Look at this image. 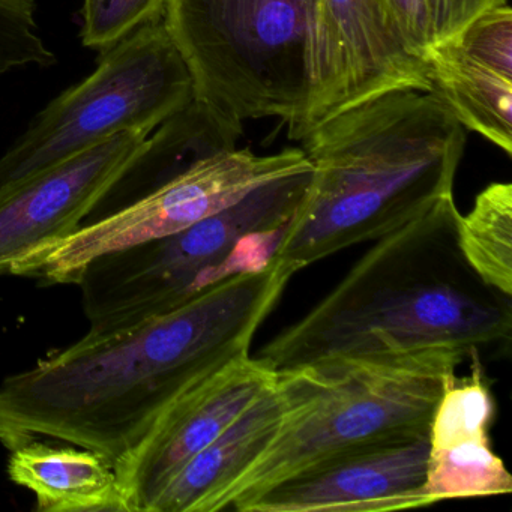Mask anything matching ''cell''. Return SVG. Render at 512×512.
<instances>
[{"instance_id":"obj_1","label":"cell","mask_w":512,"mask_h":512,"mask_svg":"<svg viewBox=\"0 0 512 512\" xmlns=\"http://www.w3.org/2000/svg\"><path fill=\"white\" fill-rule=\"evenodd\" d=\"M296 274L269 260L185 304L109 332H91L0 383V443L34 439L91 449L115 464L167 407L217 368L250 353L254 335Z\"/></svg>"},{"instance_id":"obj_2","label":"cell","mask_w":512,"mask_h":512,"mask_svg":"<svg viewBox=\"0 0 512 512\" xmlns=\"http://www.w3.org/2000/svg\"><path fill=\"white\" fill-rule=\"evenodd\" d=\"M454 194L389 235L310 311L263 346L274 371L329 358L460 350L472 358L508 349L511 296L487 286L457 241Z\"/></svg>"},{"instance_id":"obj_3","label":"cell","mask_w":512,"mask_h":512,"mask_svg":"<svg viewBox=\"0 0 512 512\" xmlns=\"http://www.w3.org/2000/svg\"><path fill=\"white\" fill-rule=\"evenodd\" d=\"M301 143L313 179L272 256L296 272L454 194L466 133L433 92L394 91L337 113Z\"/></svg>"},{"instance_id":"obj_4","label":"cell","mask_w":512,"mask_h":512,"mask_svg":"<svg viewBox=\"0 0 512 512\" xmlns=\"http://www.w3.org/2000/svg\"><path fill=\"white\" fill-rule=\"evenodd\" d=\"M469 356L434 347L307 364L310 386L259 460L224 494L244 512L263 491L362 443L430 430L437 401Z\"/></svg>"},{"instance_id":"obj_5","label":"cell","mask_w":512,"mask_h":512,"mask_svg":"<svg viewBox=\"0 0 512 512\" xmlns=\"http://www.w3.org/2000/svg\"><path fill=\"white\" fill-rule=\"evenodd\" d=\"M311 179L313 166L266 182L181 232L92 260L77 283L89 331L128 328L268 265Z\"/></svg>"},{"instance_id":"obj_6","label":"cell","mask_w":512,"mask_h":512,"mask_svg":"<svg viewBox=\"0 0 512 512\" xmlns=\"http://www.w3.org/2000/svg\"><path fill=\"white\" fill-rule=\"evenodd\" d=\"M314 0H167L163 23L194 101L241 124L278 118L296 140L311 101Z\"/></svg>"},{"instance_id":"obj_7","label":"cell","mask_w":512,"mask_h":512,"mask_svg":"<svg viewBox=\"0 0 512 512\" xmlns=\"http://www.w3.org/2000/svg\"><path fill=\"white\" fill-rule=\"evenodd\" d=\"M193 101V77L163 20L143 26L35 116L0 157V191L118 134L154 133Z\"/></svg>"},{"instance_id":"obj_8","label":"cell","mask_w":512,"mask_h":512,"mask_svg":"<svg viewBox=\"0 0 512 512\" xmlns=\"http://www.w3.org/2000/svg\"><path fill=\"white\" fill-rule=\"evenodd\" d=\"M311 167L301 148L274 155L235 149L203 158L146 191L139 199L85 221L76 232L32 251L11 275L49 284H77L86 266L113 251L181 232L256 190L260 185Z\"/></svg>"},{"instance_id":"obj_9","label":"cell","mask_w":512,"mask_h":512,"mask_svg":"<svg viewBox=\"0 0 512 512\" xmlns=\"http://www.w3.org/2000/svg\"><path fill=\"white\" fill-rule=\"evenodd\" d=\"M433 92L428 65L404 49L385 0H314L311 101L296 140L364 101Z\"/></svg>"},{"instance_id":"obj_10","label":"cell","mask_w":512,"mask_h":512,"mask_svg":"<svg viewBox=\"0 0 512 512\" xmlns=\"http://www.w3.org/2000/svg\"><path fill=\"white\" fill-rule=\"evenodd\" d=\"M146 131L118 134L0 191V275L76 232L151 151Z\"/></svg>"},{"instance_id":"obj_11","label":"cell","mask_w":512,"mask_h":512,"mask_svg":"<svg viewBox=\"0 0 512 512\" xmlns=\"http://www.w3.org/2000/svg\"><path fill=\"white\" fill-rule=\"evenodd\" d=\"M275 377L277 371L248 353L179 395L145 439L113 464L127 512H149L167 482L227 430Z\"/></svg>"},{"instance_id":"obj_12","label":"cell","mask_w":512,"mask_h":512,"mask_svg":"<svg viewBox=\"0 0 512 512\" xmlns=\"http://www.w3.org/2000/svg\"><path fill=\"white\" fill-rule=\"evenodd\" d=\"M428 431L337 452L263 491L244 512H388L430 506Z\"/></svg>"},{"instance_id":"obj_13","label":"cell","mask_w":512,"mask_h":512,"mask_svg":"<svg viewBox=\"0 0 512 512\" xmlns=\"http://www.w3.org/2000/svg\"><path fill=\"white\" fill-rule=\"evenodd\" d=\"M478 356L469 376L446 386L431 418L424 485L430 506L512 491L511 475L491 449L496 403Z\"/></svg>"},{"instance_id":"obj_14","label":"cell","mask_w":512,"mask_h":512,"mask_svg":"<svg viewBox=\"0 0 512 512\" xmlns=\"http://www.w3.org/2000/svg\"><path fill=\"white\" fill-rule=\"evenodd\" d=\"M308 386L307 365L277 371L274 383L167 482L149 512L220 511L224 494L268 449Z\"/></svg>"},{"instance_id":"obj_15","label":"cell","mask_w":512,"mask_h":512,"mask_svg":"<svg viewBox=\"0 0 512 512\" xmlns=\"http://www.w3.org/2000/svg\"><path fill=\"white\" fill-rule=\"evenodd\" d=\"M7 470L38 511L127 512L115 467L91 449L29 440L11 451Z\"/></svg>"},{"instance_id":"obj_16","label":"cell","mask_w":512,"mask_h":512,"mask_svg":"<svg viewBox=\"0 0 512 512\" xmlns=\"http://www.w3.org/2000/svg\"><path fill=\"white\" fill-rule=\"evenodd\" d=\"M433 94L458 124L512 154V79L467 58L451 43L427 56Z\"/></svg>"},{"instance_id":"obj_17","label":"cell","mask_w":512,"mask_h":512,"mask_svg":"<svg viewBox=\"0 0 512 512\" xmlns=\"http://www.w3.org/2000/svg\"><path fill=\"white\" fill-rule=\"evenodd\" d=\"M457 241L464 260L487 286L512 296V185L494 182L458 215Z\"/></svg>"},{"instance_id":"obj_18","label":"cell","mask_w":512,"mask_h":512,"mask_svg":"<svg viewBox=\"0 0 512 512\" xmlns=\"http://www.w3.org/2000/svg\"><path fill=\"white\" fill-rule=\"evenodd\" d=\"M167 0H83V46L103 53L143 26L161 22Z\"/></svg>"},{"instance_id":"obj_19","label":"cell","mask_w":512,"mask_h":512,"mask_svg":"<svg viewBox=\"0 0 512 512\" xmlns=\"http://www.w3.org/2000/svg\"><path fill=\"white\" fill-rule=\"evenodd\" d=\"M467 58L512 79V10L493 8L446 41Z\"/></svg>"},{"instance_id":"obj_20","label":"cell","mask_w":512,"mask_h":512,"mask_svg":"<svg viewBox=\"0 0 512 512\" xmlns=\"http://www.w3.org/2000/svg\"><path fill=\"white\" fill-rule=\"evenodd\" d=\"M385 5L404 49L413 58L427 61L434 41L425 0H385Z\"/></svg>"},{"instance_id":"obj_21","label":"cell","mask_w":512,"mask_h":512,"mask_svg":"<svg viewBox=\"0 0 512 512\" xmlns=\"http://www.w3.org/2000/svg\"><path fill=\"white\" fill-rule=\"evenodd\" d=\"M434 46L457 37L473 20L508 0H425Z\"/></svg>"}]
</instances>
